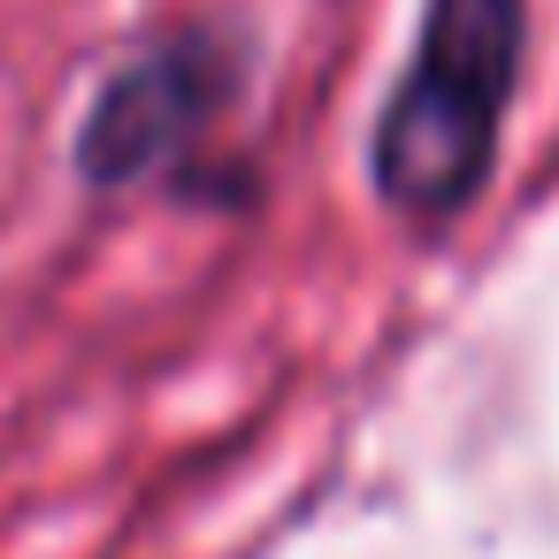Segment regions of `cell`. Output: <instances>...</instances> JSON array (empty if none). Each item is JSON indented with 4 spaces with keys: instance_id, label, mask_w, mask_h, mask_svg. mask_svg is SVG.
<instances>
[{
    "instance_id": "cell-2",
    "label": "cell",
    "mask_w": 559,
    "mask_h": 559,
    "mask_svg": "<svg viewBox=\"0 0 559 559\" xmlns=\"http://www.w3.org/2000/svg\"><path fill=\"white\" fill-rule=\"evenodd\" d=\"M230 93V62L215 39H169L146 47L131 70H116L78 131V169L93 185H146L162 169H177L200 131L215 123Z\"/></svg>"
},
{
    "instance_id": "cell-1",
    "label": "cell",
    "mask_w": 559,
    "mask_h": 559,
    "mask_svg": "<svg viewBox=\"0 0 559 559\" xmlns=\"http://www.w3.org/2000/svg\"><path fill=\"white\" fill-rule=\"evenodd\" d=\"M521 0H429L414 62L376 123V185L391 207L437 223L475 200L521 70Z\"/></svg>"
}]
</instances>
